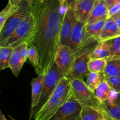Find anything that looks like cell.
Instances as JSON below:
<instances>
[{
	"label": "cell",
	"mask_w": 120,
	"mask_h": 120,
	"mask_svg": "<svg viewBox=\"0 0 120 120\" xmlns=\"http://www.w3.org/2000/svg\"><path fill=\"white\" fill-rule=\"evenodd\" d=\"M62 10L59 0H34L31 4L35 31L30 46H35L39 54L38 75H45L55 63L56 51L60 44L64 14Z\"/></svg>",
	"instance_id": "obj_1"
},
{
	"label": "cell",
	"mask_w": 120,
	"mask_h": 120,
	"mask_svg": "<svg viewBox=\"0 0 120 120\" xmlns=\"http://www.w3.org/2000/svg\"><path fill=\"white\" fill-rule=\"evenodd\" d=\"M35 31L34 16L30 11L21 22L15 31L7 39L0 43V45L15 47L19 44L27 42L30 46L34 39Z\"/></svg>",
	"instance_id": "obj_2"
},
{
	"label": "cell",
	"mask_w": 120,
	"mask_h": 120,
	"mask_svg": "<svg viewBox=\"0 0 120 120\" xmlns=\"http://www.w3.org/2000/svg\"><path fill=\"white\" fill-rule=\"evenodd\" d=\"M70 82L74 95L82 106L93 107L99 111L103 116H105V111L103 107V102H101L96 94L89 89L84 80L75 79Z\"/></svg>",
	"instance_id": "obj_3"
},
{
	"label": "cell",
	"mask_w": 120,
	"mask_h": 120,
	"mask_svg": "<svg viewBox=\"0 0 120 120\" xmlns=\"http://www.w3.org/2000/svg\"><path fill=\"white\" fill-rule=\"evenodd\" d=\"M31 11V4L27 0L19 4V9L7 21L0 32V43L7 40L17 28L26 15Z\"/></svg>",
	"instance_id": "obj_4"
},
{
	"label": "cell",
	"mask_w": 120,
	"mask_h": 120,
	"mask_svg": "<svg viewBox=\"0 0 120 120\" xmlns=\"http://www.w3.org/2000/svg\"><path fill=\"white\" fill-rule=\"evenodd\" d=\"M82 105L75 98L74 93L49 120H80Z\"/></svg>",
	"instance_id": "obj_5"
},
{
	"label": "cell",
	"mask_w": 120,
	"mask_h": 120,
	"mask_svg": "<svg viewBox=\"0 0 120 120\" xmlns=\"http://www.w3.org/2000/svg\"><path fill=\"white\" fill-rule=\"evenodd\" d=\"M77 56V54L69 46L60 44L56 53L55 63L63 76L69 74Z\"/></svg>",
	"instance_id": "obj_6"
},
{
	"label": "cell",
	"mask_w": 120,
	"mask_h": 120,
	"mask_svg": "<svg viewBox=\"0 0 120 120\" xmlns=\"http://www.w3.org/2000/svg\"><path fill=\"white\" fill-rule=\"evenodd\" d=\"M63 77V76L60 73L57 65L54 63L51 69L45 76L43 92H42L39 103L35 110L36 112L49 99L58 82Z\"/></svg>",
	"instance_id": "obj_7"
},
{
	"label": "cell",
	"mask_w": 120,
	"mask_h": 120,
	"mask_svg": "<svg viewBox=\"0 0 120 120\" xmlns=\"http://www.w3.org/2000/svg\"><path fill=\"white\" fill-rule=\"evenodd\" d=\"M70 97L64 98L57 96L52 93L46 102L34 114V120H49Z\"/></svg>",
	"instance_id": "obj_8"
},
{
	"label": "cell",
	"mask_w": 120,
	"mask_h": 120,
	"mask_svg": "<svg viewBox=\"0 0 120 120\" xmlns=\"http://www.w3.org/2000/svg\"><path fill=\"white\" fill-rule=\"evenodd\" d=\"M92 51L88 50L77 55L69 74L66 76L70 81L75 79H82L86 77L89 72L88 65L91 59Z\"/></svg>",
	"instance_id": "obj_9"
},
{
	"label": "cell",
	"mask_w": 120,
	"mask_h": 120,
	"mask_svg": "<svg viewBox=\"0 0 120 120\" xmlns=\"http://www.w3.org/2000/svg\"><path fill=\"white\" fill-rule=\"evenodd\" d=\"M77 21V20L72 8L67 7V9L64 12L61 28L60 44L69 46L71 31Z\"/></svg>",
	"instance_id": "obj_10"
},
{
	"label": "cell",
	"mask_w": 120,
	"mask_h": 120,
	"mask_svg": "<svg viewBox=\"0 0 120 120\" xmlns=\"http://www.w3.org/2000/svg\"><path fill=\"white\" fill-rule=\"evenodd\" d=\"M107 20H103L89 25H86L85 35L79 51L94 42H98L100 34Z\"/></svg>",
	"instance_id": "obj_11"
},
{
	"label": "cell",
	"mask_w": 120,
	"mask_h": 120,
	"mask_svg": "<svg viewBox=\"0 0 120 120\" xmlns=\"http://www.w3.org/2000/svg\"><path fill=\"white\" fill-rule=\"evenodd\" d=\"M95 2L96 0H77L68 7L72 8L78 21L86 23Z\"/></svg>",
	"instance_id": "obj_12"
},
{
	"label": "cell",
	"mask_w": 120,
	"mask_h": 120,
	"mask_svg": "<svg viewBox=\"0 0 120 120\" xmlns=\"http://www.w3.org/2000/svg\"><path fill=\"white\" fill-rule=\"evenodd\" d=\"M109 19V9L104 0H96L94 7L87 18L86 25Z\"/></svg>",
	"instance_id": "obj_13"
},
{
	"label": "cell",
	"mask_w": 120,
	"mask_h": 120,
	"mask_svg": "<svg viewBox=\"0 0 120 120\" xmlns=\"http://www.w3.org/2000/svg\"><path fill=\"white\" fill-rule=\"evenodd\" d=\"M45 76L43 75H38L36 78L32 79L31 82V112L30 118L34 114L38 105L41 100L42 92L43 89V85L45 82Z\"/></svg>",
	"instance_id": "obj_14"
},
{
	"label": "cell",
	"mask_w": 120,
	"mask_h": 120,
	"mask_svg": "<svg viewBox=\"0 0 120 120\" xmlns=\"http://www.w3.org/2000/svg\"><path fill=\"white\" fill-rule=\"evenodd\" d=\"M86 23L77 20L74 25L70 35L69 47L77 54L83 43L85 35Z\"/></svg>",
	"instance_id": "obj_15"
},
{
	"label": "cell",
	"mask_w": 120,
	"mask_h": 120,
	"mask_svg": "<svg viewBox=\"0 0 120 120\" xmlns=\"http://www.w3.org/2000/svg\"><path fill=\"white\" fill-rule=\"evenodd\" d=\"M120 36V32L116 21L112 18L108 19L98 37V42L110 41Z\"/></svg>",
	"instance_id": "obj_16"
},
{
	"label": "cell",
	"mask_w": 120,
	"mask_h": 120,
	"mask_svg": "<svg viewBox=\"0 0 120 120\" xmlns=\"http://www.w3.org/2000/svg\"><path fill=\"white\" fill-rule=\"evenodd\" d=\"M107 65L103 73L104 78L120 76V56L110 55L106 58Z\"/></svg>",
	"instance_id": "obj_17"
},
{
	"label": "cell",
	"mask_w": 120,
	"mask_h": 120,
	"mask_svg": "<svg viewBox=\"0 0 120 120\" xmlns=\"http://www.w3.org/2000/svg\"><path fill=\"white\" fill-rule=\"evenodd\" d=\"M22 45L23 43L14 47V51L9 62V68L15 76H18L23 65L21 57V50Z\"/></svg>",
	"instance_id": "obj_18"
},
{
	"label": "cell",
	"mask_w": 120,
	"mask_h": 120,
	"mask_svg": "<svg viewBox=\"0 0 120 120\" xmlns=\"http://www.w3.org/2000/svg\"><path fill=\"white\" fill-rule=\"evenodd\" d=\"M111 55V42L110 41L98 42L92 51L91 59L106 58Z\"/></svg>",
	"instance_id": "obj_19"
},
{
	"label": "cell",
	"mask_w": 120,
	"mask_h": 120,
	"mask_svg": "<svg viewBox=\"0 0 120 120\" xmlns=\"http://www.w3.org/2000/svg\"><path fill=\"white\" fill-rule=\"evenodd\" d=\"M19 9L18 5H15L12 4L11 0H8L7 6L0 13V32L2 30L5 24L9 18L12 16Z\"/></svg>",
	"instance_id": "obj_20"
},
{
	"label": "cell",
	"mask_w": 120,
	"mask_h": 120,
	"mask_svg": "<svg viewBox=\"0 0 120 120\" xmlns=\"http://www.w3.org/2000/svg\"><path fill=\"white\" fill-rule=\"evenodd\" d=\"M86 84L89 89L94 92L102 81L104 80L103 73L89 72L85 77Z\"/></svg>",
	"instance_id": "obj_21"
},
{
	"label": "cell",
	"mask_w": 120,
	"mask_h": 120,
	"mask_svg": "<svg viewBox=\"0 0 120 120\" xmlns=\"http://www.w3.org/2000/svg\"><path fill=\"white\" fill-rule=\"evenodd\" d=\"M14 51V47L0 45V68L4 70L9 68V62Z\"/></svg>",
	"instance_id": "obj_22"
},
{
	"label": "cell",
	"mask_w": 120,
	"mask_h": 120,
	"mask_svg": "<svg viewBox=\"0 0 120 120\" xmlns=\"http://www.w3.org/2000/svg\"><path fill=\"white\" fill-rule=\"evenodd\" d=\"M102 116L101 113L97 109L89 106H82L80 120H99Z\"/></svg>",
	"instance_id": "obj_23"
},
{
	"label": "cell",
	"mask_w": 120,
	"mask_h": 120,
	"mask_svg": "<svg viewBox=\"0 0 120 120\" xmlns=\"http://www.w3.org/2000/svg\"><path fill=\"white\" fill-rule=\"evenodd\" d=\"M112 89L105 80L101 81L97 89L95 91L94 93L98 100L102 102L106 101L110 96Z\"/></svg>",
	"instance_id": "obj_24"
},
{
	"label": "cell",
	"mask_w": 120,
	"mask_h": 120,
	"mask_svg": "<svg viewBox=\"0 0 120 120\" xmlns=\"http://www.w3.org/2000/svg\"><path fill=\"white\" fill-rule=\"evenodd\" d=\"M103 107L105 111V116L110 118L112 120H120V104H110L104 102Z\"/></svg>",
	"instance_id": "obj_25"
},
{
	"label": "cell",
	"mask_w": 120,
	"mask_h": 120,
	"mask_svg": "<svg viewBox=\"0 0 120 120\" xmlns=\"http://www.w3.org/2000/svg\"><path fill=\"white\" fill-rule=\"evenodd\" d=\"M107 65L106 58H94L89 61L88 68L90 72L103 73Z\"/></svg>",
	"instance_id": "obj_26"
},
{
	"label": "cell",
	"mask_w": 120,
	"mask_h": 120,
	"mask_svg": "<svg viewBox=\"0 0 120 120\" xmlns=\"http://www.w3.org/2000/svg\"><path fill=\"white\" fill-rule=\"evenodd\" d=\"M28 58L35 68V72L38 75L40 65V56L36 47L31 45L28 48Z\"/></svg>",
	"instance_id": "obj_27"
},
{
	"label": "cell",
	"mask_w": 120,
	"mask_h": 120,
	"mask_svg": "<svg viewBox=\"0 0 120 120\" xmlns=\"http://www.w3.org/2000/svg\"><path fill=\"white\" fill-rule=\"evenodd\" d=\"M112 90L120 93V76H108L104 78Z\"/></svg>",
	"instance_id": "obj_28"
},
{
	"label": "cell",
	"mask_w": 120,
	"mask_h": 120,
	"mask_svg": "<svg viewBox=\"0 0 120 120\" xmlns=\"http://www.w3.org/2000/svg\"><path fill=\"white\" fill-rule=\"evenodd\" d=\"M111 55L120 56V36L110 40Z\"/></svg>",
	"instance_id": "obj_29"
},
{
	"label": "cell",
	"mask_w": 120,
	"mask_h": 120,
	"mask_svg": "<svg viewBox=\"0 0 120 120\" xmlns=\"http://www.w3.org/2000/svg\"><path fill=\"white\" fill-rule=\"evenodd\" d=\"M28 48H29L28 44L27 42H23L21 50V61H22L23 64H24V63L26 61L27 58H28Z\"/></svg>",
	"instance_id": "obj_30"
},
{
	"label": "cell",
	"mask_w": 120,
	"mask_h": 120,
	"mask_svg": "<svg viewBox=\"0 0 120 120\" xmlns=\"http://www.w3.org/2000/svg\"><path fill=\"white\" fill-rule=\"evenodd\" d=\"M120 11V3L117 4L109 9V18L117 14Z\"/></svg>",
	"instance_id": "obj_31"
},
{
	"label": "cell",
	"mask_w": 120,
	"mask_h": 120,
	"mask_svg": "<svg viewBox=\"0 0 120 120\" xmlns=\"http://www.w3.org/2000/svg\"><path fill=\"white\" fill-rule=\"evenodd\" d=\"M109 9L117 4L120 3V0H104Z\"/></svg>",
	"instance_id": "obj_32"
},
{
	"label": "cell",
	"mask_w": 120,
	"mask_h": 120,
	"mask_svg": "<svg viewBox=\"0 0 120 120\" xmlns=\"http://www.w3.org/2000/svg\"><path fill=\"white\" fill-rule=\"evenodd\" d=\"M60 5L62 9H67V0H59Z\"/></svg>",
	"instance_id": "obj_33"
},
{
	"label": "cell",
	"mask_w": 120,
	"mask_h": 120,
	"mask_svg": "<svg viewBox=\"0 0 120 120\" xmlns=\"http://www.w3.org/2000/svg\"><path fill=\"white\" fill-rule=\"evenodd\" d=\"M115 21H116V24H117L118 28L119 29V31L120 32V16L119 17H111Z\"/></svg>",
	"instance_id": "obj_34"
},
{
	"label": "cell",
	"mask_w": 120,
	"mask_h": 120,
	"mask_svg": "<svg viewBox=\"0 0 120 120\" xmlns=\"http://www.w3.org/2000/svg\"><path fill=\"white\" fill-rule=\"evenodd\" d=\"M11 1L14 5H18L19 4L22 2L23 0H11Z\"/></svg>",
	"instance_id": "obj_35"
},
{
	"label": "cell",
	"mask_w": 120,
	"mask_h": 120,
	"mask_svg": "<svg viewBox=\"0 0 120 120\" xmlns=\"http://www.w3.org/2000/svg\"><path fill=\"white\" fill-rule=\"evenodd\" d=\"M76 1H77V0H67V7H69L71 4L73 3Z\"/></svg>",
	"instance_id": "obj_36"
},
{
	"label": "cell",
	"mask_w": 120,
	"mask_h": 120,
	"mask_svg": "<svg viewBox=\"0 0 120 120\" xmlns=\"http://www.w3.org/2000/svg\"><path fill=\"white\" fill-rule=\"evenodd\" d=\"M0 120H7L2 111H0Z\"/></svg>",
	"instance_id": "obj_37"
},
{
	"label": "cell",
	"mask_w": 120,
	"mask_h": 120,
	"mask_svg": "<svg viewBox=\"0 0 120 120\" xmlns=\"http://www.w3.org/2000/svg\"><path fill=\"white\" fill-rule=\"evenodd\" d=\"M99 120H112L111 118H110L108 117V116H103H103L100 118V119Z\"/></svg>",
	"instance_id": "obj_38"
},
{
	"label": "cell",
	"mask_w": 120,
	"mask_h": 120,
	"mask_svg": "<svg viewBox=\"0 0 120 120\" xmlns=\"http://www.w3.org/2000/svg\"><path fill=\"white\" fill-rule=\"evenodd\" d=\"M119 16H120V11L119 12H118V13H117V14H116L115 15L112 16V17H119Z\"/></svg>",
	"instance_id": "obj_39"
},
{
	"label": "cell",
	"mask_w": 120,
	"mask_h": 120,
	"mask_svg": "<svg viewBox=\"0 0 120 120\" xmlns=\"http://www.w3.org/2000/svg\"><path fill=\"white\" fill-rule=\"evenodd\" d=\"M27 1H28V2H29V3L30 4H31L33 2H34V0H27Z\"/></svg>",
	"instance_id": "obj_40"
},
{
	"label": "cell",
	"mask_w": 120,
	"mask_h": 120,
	"mask_svg": "<svg viewBox=\"0 0 120 120\" xmlns=\"http://www.w3.org/2000/svg\"><path fill=\"white\" fill-rule=\"evenodd\" d=\"M14 120V119H13V118H12V120Z\"/></svg>",
	"instance_id": "obj_41"
}]
</instances>
